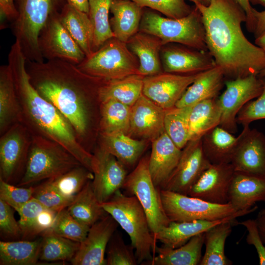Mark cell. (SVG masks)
<instances>
[{
    "label": "cell",
    "instance_id": "1",
    "mask_svg": "<svg viewBox=\"0 0 265 265\" xmlns=\"http://www.w3.org/2000/svg\"><path fill=\"white\" fill-rule=\"evenodd\" d=\"M26 66L34 89L66 118L79 143L91 153L90 142L99 133V90L106 80L88 75L76 65L60 59L26 60Z\"/></svg>",
    "mask_w": 265,
    "mask_h": 265
},
{
    "label": "cell",
    "instance_id": "2",
    "mask_svg": "<svg viewBox=\"0 0 265 265\" xmlns=\"http://www.w3.org/2000/svg\"><path fill=\"white\" fill-rule=\"evenodd\" d=\"M205 27L208 51L225 80L258 76L265 69V54L244 34V11L234 0H211L208 6L194 4Z\"/></svg>",
    "mask_w": 265,
    "mask_h": 265
},
{
    "label": "cell",
    "instance_id": "3",
    "mask_svg": "<svg viewBox=\"0 0 265 265\" xmlns=\"http://www.w3.org/2000/svg\"><path fill=\"white\" fill-rule=\"evenodd\" d=\"M8 64L11 70L20 106V123L32 135L40 136L61 145L82 166L92 172L93 154L79 143L66 118L33 87L26 69V58L17 41L11 47Z\"/></svg>",
    "mask_w": 265,
    "mask_h": 265
},
{
    "label": "cell",
    "instance_id": "4",
    "mask_svg": "<svg viewBox=\"0 0 265 265\" xmlns=\"http://www.w3.org/2000/svg\"><path fill=\"white\" fill-rule=\"evenodd\" d=\"M130 237L138 264L151 261L155 255L157 240L152 234L146 214L138 199L118 191L110 199L101 203Z\"/></svg>",
    "mask_w": 265,
    "mask_h": 265
},
{
    "label": "cell",
    "instance_id": "5",
    "mask_svg": "<svg viewBox=\"0 0 265 265\" xmlns=\"http://www.w3.org/2000/svg\"><path fill=\"white\" fill-rule=\"evenodd\" d=\"M66 0H15L18 12L12 30L26 60L44 61L39 48V33L49 18L60 12Z\"/></svg>",
    "mask_w": 265,
    "mask_h": 265
},
{
    "label": "cell",
    "instance_id": "6",
    "mask_svg": "<svg viewBox=\"0 0 265 265\" xmlns=\"http://www.w3.org/2000/svg\"><path fill=\"white\" fill-rule=\"evenodd\" d=\"M139 31L159 38L164 45L177 43L208 51L201 14L196 6L180 18L163 17L147 11L143 14Z\"/></svg>",
    "mask_w": 265,
    "mask_h": 265
},
{
    "label": "cell",
    "instance_id": "7",
    "mask_svg": "<svg viewBox=\"0 0 265 265\" xmlns=\"http://www.w3.org/2000/svg\"><path fill=\"white\" fill-rule=\"evenodd\" d=\"M80 165L60 144L40 136L32 135L25 171L19 185H28L53 178Z\"/></svg>",
    "mask_w": 265,
    "mask_h": 265
},
{
    "label": "cell",
    "instance_id": "8",
    "mask_svg": "<svg viewBox=\"0 0 265 265\" xmlns=\"http://www.w3.org/2000/svg\"><path fill=\"white\" fill-rule=\"evenodd\" d=\"M77 67L90 76L114 80L139 74V61L126 43L115 37L106 40Z\"/></svg>",
    "mask_w": 265,
    "mask_h": 265
},
{
    "label": "cell",
    "instance_id": "9",
    "mask_svg": "<svg viewBox=\"0 0 265 265\" xmlns=\"http://www.w3.org/2000/svg\"><path fill=\"white\" fill-rule=\"evenodd\" d=\"M149 157H145L127 176L122 188L130 195L135 196L144 209L154 236L170 221L164 210L160 194L149 169Z\"/></svg>",
    "mask_w": 265,
    "mask_h": 265
},
{
    "label": "cell",
    "instance_id": "10",
    "mask_svg": "<svg viewBox=\"0 0 265 265\" xmlns=\"http://www.w3.org/2000/svg\"><path fill=\"white\" fill-rule=\"evenodd\" d=\"M165 212L170 221L218 220L235 215L237 211L231 204H219L206 201L167 190H160Z\"/></svg>",
    "mask_w": 265,
    "mask_h": 265
},
{
    "label": "cell",
    "instance_id": "11",
    "mask_svg": "<svg viewBox=\"0 0 265 265\" xmlns=\"http://www.w3.org/2000/svg\"><path fill=\"white\" fill-rule=\"evenodd\" d=\"M264 82L263 79L254 75L225 80V89L217 97L221 111L219 126L232 133L236 132L238 113L246 104L260 95Z\"/></svg>",
    "mask_w": 265,
    "mask_h": 265
},
{
    "label": "cell",
    "instance_id": "12",
    "mask_svg": "<svg viewBox=\"0 0 265 265\" xmlns=\"http://www.w3.org/2000/svg\"><path fill=\"white\" fill-rule=\"evenodd\" d=\"M0 136V178L9 183L23 176L32 135L23 124L18 123Z\"/></svg>",
    "mask_w": 265,
    "mask_h": 265
},
{
    "label": "cell",
    "instance_id": "13",
    "mask_svg": "<svg viewBox=\"0 0 265 265\" xmlns=\"http://www.w3.org/2000/svg\"><path fill=\"white\" fill-rule=\"evenodd\" d=\"M59 13L52 15L38 37L40 51L44 59H60L75 65L85 55L61 23Z\"/></svg>",
    "mask_w": 265,
    "mask_h": 265
},
{
    "label": "cell",
    "instance_id": "14",
    "mask_svg": "<svg viewBox=\"0 0 265 265\" xmlns=\"http://www.w3.org/2000/svg\"><path fill=\"white\" fill-rule=\"evenodd\" d=\"M211 164L204 153L201 138L189 141L182 149L179 162L162 189L187 195Z\"/></svg>",
    "mask_w": 265,
    "mask_h": 265
},
{
    "label": "cell",
    "instance_id": "15",
    "mask_svg": "<svg viewBox=\"0 0 265 265\" xmlns=\"http://www.w3.org/2000/svg\"><path fill=\"white\" fill-rule=\"evenodd\" d=\"M93 155L92 185L102 203L122 188L127 175L124 165L112 155L98 147Z\"/></svg>",
    "mask_w": 265,
    "mask_h": 265
},
{
    "label": "cell",
    "instance_id": "16",
    "mask_svg": "<svg viewBox=\"0 0 265 265\" xmlns=\"http://www.w3.org/2000/svg\"><path fill=\"white\" fill-rule=\"evenodd\" d=\"M231 163L235 171L265 177V135L256 129L243 127Z\"/></svg>",
    "mask_w": 265,
    "mask_h": 265
},
{
    "label": "cell",
    "instance_id": "17",
    "mask_svg": "<svg viewBox=\"0 0 265 265\" xmlns=\"http://www.w3.org/2000/svg\"><path fill=\"white\" fill-rule=\"evenodd\" d=\"M199 74L161 72L144 77L142 94L165 110L172 108Z\"/></svg>",
    "mask_w": 265,
    "mask_h": 265
},
{
    "label": "cell",
    "instance_id": "18",
    "mask_svg": "<svg viewBox=\"0 0 265 265\" xmlns=\"http://www.w3.org/2000/svg\"><path fill=\"white\" fill-rule=\"evenodd\" d=\"M118 223L107 214L92 225L71 262L74 265H106L105 252Z\"/></svg>",
    "mask_w": 265,
    "mask_h": 265
},
{
    "label": "cell",
    "instance_id": "19",
    "mask_svg": "<svg viewBox=\"0 0 265 265\" xmlns=\"http://www.w3.org/2000/svg\"><path fill=\"white\" fill-rule=\"evenodd\" d=\"M234 172L231 163H211L191 186L187 195L212 203L227 204Z\"/></svg>",
    "mask_w": 265,
    "mask_h": 265
},
{
    "label": "cell",
    "instance_id": "20",
    "mask_svg": "<svg viewBox=\"0 0 265 265\" xmlns=\"http://www.w3.org/2000/svg\"><path fill=\"white\" fill-rule=\"evenodd\" d=\"M161 62L165 72L183 75L199 74L216 66L208 51L185 45H172L163 48Z\"/></svg>",
    "mask_w": 265,
    "mask_h": 265
},
{
    "label": "cell",
    "instance_id": "21",
    "mask_svg": "<svg viewBox=\"0 0 265 265\" xmlns=\"http://www.w3.org/2000/svg\"><path fill=\"white\" fill-rule=\"evenodd\" d=\"M165 109L143 94L131 106L130 133L153 140L164 132Z\"/></svg>",
    "mask_w": 265,
    "mask_h": 265
},
{
    "label": "cell",
    "instance_id": "22",
    "mask_svg": "<svg viewBox=\"0 0 265 265\" xmlns=\"http://www.w3.org/2000/svg\"><path fill=\"white\" fill-rule=\"evenodd\" d=\"M182 151L165 132L152 140L149 169L154 183L159 188L162 189L176 167Z\"/></svg>",
    "mask_w": 265,
    "mask_h": 265
},
{
    "label": "cell",
    "instance_id": "23",
    "mask_svg": "<svg viewBox=\"0 0 265 265\" xmlns=\"http://www.w3.org/2000/svg\"><path fill=\"white\" fill-rule=\"evenodd\" d=\"M254 207L249 210L241 211L236 214L218 220H194L191 221H170L154 235L155 238L163 245L175 248L179 247L194 236L205 233L214 226L222 222L236 219L237 217L250 213L257 210Z\"/></svg>",
    "mask_w": 265,
    "mask_h": 265
},
{
    "label": "cell",
    "instance_id": "24",
    "mask_svg": "<svg viewBox=\"0 0 265 265\" xmlns=\"http://www.w3.org/2000/svg\"><path fill=\"white\" fill-rule=\"evenodd\" d=\"M265 202V177L235 171L228 193V202L237 211L249 210Z\"/></svg>",
    "mask_w": 265,
    "mask_h": 265
},
{
    "label": "cell",
    "instance_id": "25",
    "mask_svg": "<svg viewBox=\"0 0 265 265\" xmlns=\"http://www.w3.org/2000/svg\"><path fill=\"white\" fill-rule=\"evenodd\" d=\"M139 61V74L149 76L161 73L159 52L164 46L158 37L140 31L127 42Z\"/></svg>",
    "mask_w": 265,
    "mask_h": 265
},
{
    "label": "cell",
    "instance_id": "26",
    "mask_svg": "<svg viewBox=\"0 0 265 265\" xmlns=\"http://www.w3.org/2000/svg\"><path fill=\"white\" fill-rule=\"evenodd\" d=\"M225 81L222 70L216 66L200 73L187 87L175 106H192L200 102L217 98L225 85Z\"/></svg>",
    "mask_w": 265,
    "mask_h": 265
},
{
    "label": "cell",
    "instance_id": "27",
    "mask_svg": "<svg viewBox=\"0 0 265 265\" xmlns=\"http://www.w3.org/2000/svg\"><path fill=\"white\" fill-rule=\"evenodd\" d=\"M142 8L131 0H112L109 23L114 37L127 43L139 31Z\"/></svg>",
    "mask_w": 265,
    "mask_h": 265
},
{
    "label": "cell",
    "instance_id": "28",
    "mask_svg": "<svg viewBox=\"0 0 265 265\" xmlns=\"http://www.w3.org/2000/svg\"><path fill=\"white\" fill-rule=\"evenodd\" d=\"M204 233L191 238L184 245L172 248L164 245L157 246L155 255L144 264L150 265H197L202 258ZM143 264V265H144Z\"/></svg>",
    "mask_w": 265,
    "mask_h": 265
},
{
    "label": "cell",
    "instance_id": "29",
    "mask_svg": "<svg viewBox=\"0 0 265 265\" xmlns=\"http://www.w3.org/2000/svg\"><path fill=\"white\" fill-rule=\"evenodd\" d=\"M60 20L73 39L85 54L90 55L93 48V27L88 14L67 2L59 13Z\"/></svg>",
    "mask_w": 265,
    "mask_h": 265
},
{
    "label": "cell",
    "instance_id": "30",
    "mask_svg": "<svg viewBox=\"0 0 265 265\" xmlns=\"http://www.w3.org/2000/svg\"><path fill=\"white\" fill-rule=\"evenodd\" d=\"M98 147L112 155L123 165L132 166L138 160L147 145L124 133H99Z\"/></svg>",
    "mask_w": 265,
    "mask_h": 265
},
{
    "label": "cell",
    "instance_id": "31",
    "mask_svg": "<svg viewBox=\"0 0 265 265\" xmlns=\"http://www.w3.org/2000/svg\"><path fill=\"white\" fill-rule=\"evenodd\" d=\"M21 110L8 64L0 67V135L20 123Z\"/></svg>",
    "mask_w": 265,
    "mask_h": 265
},
{
    "label": "cell",
    "instance_id": "32",
    "mask_svg": "<svg viewBox=\"0 0 265 265\" xmlns=\"http://www.w3.org/2000/svg\"><path fill=\"white\" fill-rule=\"evenodd\" d=\"M238 140V135L218 126L201 138L202 149L211 163H231Z\"/></svg>",
    "mask_w": 265,
    "mask_h": 265
},
{
    "label": "cell",
    "instance_id": "33",
    "mask_svg": "<svg viewBox=\"0 0 265 265\" xmlns=\"http://www.w3.org/2000/svg\"><path fill=\"white\" fill-rule=\"evenodd\" d=\"M221 117L217 98L193 106L189 118V141L201 139L208 132L219 126Z\"/></svg>",
    "mask_w": 265,
    "mask_h": 265
},
{
    "label": "cell",
    "instance_id": "34",
    "mask_svg": "<svg viewBox=\"0 0 265 265\" xmlns=\"http://www.w3.org/2000/svg\"><path fill=\"white\" fill-rule=\"evenodd\" d=\"M236 219L228 220L216 225L204 233L205 252L200 265H229L231 262L225 254V244Z\"/></svg>",
    "mask_w": 265,
    "mask_h": 265
},
{
    "label": "cell",
    "instance_id": "35",
    "mask_svg": "<svg viewBox=\"0 0 265 265\" xmlns=\"http://www.w3.org/2000/svg\"><path fill=\"white\" fill-rule=\"evenodd\" d=\"M144 78L135 74L120 79L106 80L99 90L101 103L113 99L131 107L142 94Z\"/></svg>",
    "mask_w": 265,
    "mask_h": 265
},
{
    "label": "cell",
    "instance_id": "36",
    "mask_svg": "<svg viewBox=\"0 0 265 265\" xmlns=\"http://www.w3.org/2000/svg\"><path fill=\"white\" fill-rule=\"evenodd\" d=\"M67 209L75 219L89 227L107 214L94 193L92 181L75 196Z\"/></svg>",
    "mask_w": 265,
    "mask_h": 265
},
{
    "label": "cell",
    "instance_id": "37",
    "mask_svg": "<svg viewBox=\"0 0 265 265\" xmlns=\"http://www.w3.org/2000/svg\"><path fill=\"white\" fill-rule=\"evenodd\" d=\"M131 110V106L113 99L102 102L99 133L128 134L130 133Z\"/></svg>",
    "mask_w": 265,
    "mask_h": 265
},
{
    "label": "cell",
    "instance_id": "38",
    "mask_svg": "<svg viewBox=\"0 0 265 265\" xmlns=\"http://www.w3.org/2000/svg\"><path fill=\"white\" fill-rule=\"evenodd\" d=\"M42 239L0 241L1 265H33L39 259Z\"/></svg>",
    "mask_w": 265,
    "mask_h": 265
},
{
    "label": "cell",
    "instance_id": "39",
    "mask_svg": "<svg viewBox=\"0 0 265 265\" xmlns=\"http://www.w3.org/2000/svg\"><path fill=\"white\" fill-rule=\"evenodd\" d=\"M112 0H89L88 15L93 27L94 51L108 39L114 37L111 28L109 13Z\"/></svg>",
    "mask_w": 265,
    "mask_h": 265
},
{
    "label": "cell",
    "instance_id": "40",
    "mask_svg": "<svg viewBox=\"0 0 265 265\" xmlns=\"http://www.w3.org/2000/svg\"><path fill=\"white\" fill-rule=\"evenodd\" d=\"M192 106L181 107L175 106L165 110L164 131L181 149L189 141V118Z\"/></svg>",
    "mask_w": 265,
    "mask_h": 265
},
{
    "label": "cell",
    "instance_id": "41",
    "mask_svg": "<svg viewBox=\"0 0 265 265\" xmlns=\"http://www.w3.org/2000/svg\"><path fill=\"white\" fill-rule=\"evenodd\" d=\"M39 259L47 262L65 261L75 256L80 242L53 234H43Z\"/></svg>",
    "mask_w": 265,
    "mask_h": 265
},
{
    "label": "cell",
    "instance_id": "42",
    "mask_svg": "<svg viewBox=\"0 0 265 265\" xmlns=\"http://www.w3.org/2000/svg\"><path fill=\"white\" fill-rule=\"evenodd\" d=\"M93 179V173L80 165L59 176L46 180L60 194L74 199Z\"/></svg>",
    "mask_w": 265,
    "mask_h": 265
},
{
    "label": "cell",
    "instance_id": "43",
    "mask_svg": "<svg viewBox=\"0 0 265 265\" xmlns=\"http://www.w3.org/2000/svg\"><path fill=\"white\" fill-rule=\"evenodd\" d=\"M89 228L77 221L65 209L57 213L53 226L43 234H53L80 243L86 238Z\"/></svg>",
    "mask_w": 265,
    "mask_h": 265
},
{
    "label": "cell",
    "instance_id": "44",
    "mask_svg": "<svg viewBox=\"0 0 265 265\" xmlns=\"http://www.w3.org/2000/svg\"><path fill=\"white\" fill-rule=\"evenodd\" d=\"M107 265H136L138 264L133 247L125 244L121 236L113 234L106 250Z\"/></svg>",
    "mask_w": 265,
    "mask_h": 265
},
{
    "label": "cell",
    "instance_id": "45",
    "mask_svg": "<svg viewBox=\"0 0 265 265\" xmlns=\"http://www.w3.org/2000/svg\"><path fill=\"white\" fill-rule=\"evenodd\" d=\"M33 197L46 208L57 213L67 208L74 199L60 194L47 180L35 187Z\"/></svg>",
    "mask_w": 265,
    "mask_h": 265
},
{
    "label": "cell",
    "instance_id": "46",
    "mask_svg": "<svg viewBox=\"0 0 265 265\" xmlns=\"http://www.w3.org/2000/svg\"><path fill=\"white\" fill-rule=\"evenodd\" d=\"M141 6L148 7L171 18H180L192 10L185 0H131Z\"/></svg>",
    "mask_w": 265,
    "mask_h": 265
},
{
    "label": "cell",
    "instance_id": "47",
    "mask_svg": "<svg viewBox=\"0 0 265 265\" xmlns=\"http://www.w3.org/2000/svg\"><path fill=\"white\" fill-rule=\"evenodd\" d=\"M35 187L23 188L11 185L0 178V199L16 212L33 197Z\"/></svg>",
    "mask_w": 265,
    "mask_h": 265
},
{
    "label": "cell",
    "instance_id": "48",
    "mask_svg": "<svg viewBox=\"0 0 265 265\" xmlns=\"http://www.w3.org/2000/svg\"><path fill=\"white\" fill-rule=\"evenodd\" d=\"M263 92L255 100L246 104L236 117L237 124L248 127L253 121L265 119V80Z\"/></svg>",
    "mask_w": 265,
    "mask_h": 265
},
{
    "label": "cell",
    "instance_id": "49",
    "mask_svg": "<svg viewBox=\"0 0 265 265\" xmlns=\"http://www.w3.org/2000/svg\"><path fill=\"white\" fill-rule=\"evenodd\" d=\"M45 209L46 208L43 205L33 197L17 212L20 216L18 223L23 234L26 236L33 235L35 220Z\"/></svg>",
    "mask_w": 265,
    "mask_h": 265
},
{
    "label": "cell",
    "instance_id": "50",
    "mask_svg": "<svg viewBox=\"0 0 265 265\" xmlns=\"http://www.w3.org/2000/svg\"><path fill=\"white\" fill-rule=\"evenodd\" d=\"M12 208L0 199V230L6 235L15 237L22 233L18 221L15 219Z\"/></svg>",
    "mask_w": 265,
    "mask_h": 265
},
{
    "label": "cell",
    "instance_id": "51",
    "mask_svg": "<svg viewBox=\"0 0 265 265\" xmlns=\"http://www.w3.org/2000/svg\"><path fill=\"white\" fill-rule=\"evenodd\" d=\"M238 224L244 226L248 231L246 242L248 244L255 247L260 265H265V244L259 234L256 220L249 219Z\"/></svg>",
    "mask_w": 265,
    "mask_h": 265
},
{
    "label": "cell",
    "instance_id": "52",
    "mask_svg": "<svg viewBox=\"0 0 265 265\" xmlns=\"http://www.w3.org/2000/svg\"><path fill=\"white\" fill-rule=\"evenodd\" d=\"M57 212L45 209L38 215L34 224L33 235L43 233L53 225Z\"/></svg>",
    "mask_w": 265,
    "mask_h": 265
},
{
    "label": "cell",
    "instance_id": "53",
    "mask_svg": "<svg viewBox=\"0 0 265 265\" xmlns=\"http://www.w3.org/2000/svg\"><path fill=\"white\" fill-rule=\"evenodd\" d=\"M244 11L246 15L245 23L247 30L252 33L255 29L256 20L253 14L254 8L251 5L249 0H234Z\"/></svg>",
    "mask_w": 265,
    "mask_h": 265
},
{
    "label": "cell",
    "instance_id": "54",
    "mask_svg": "<svg viewBox=\"0 0 265 265\" xmlns=\"http://www.w3.org/2000/svg\"><path fill=\"white\" fill-rule=\"evenodd\" d=\"M0 13L1 18L12 23L18 16L14 0H0Z\"/></svg>",
    "mask_w": 265,
    "mask_h": 265
},
{
    "label": "cell",
    "instance_id": "55",
    "mask_svg": "<svg viewBox=\"0 0 265 265\" xmlns=\"http://www.w3.org/2000/svg\"><path fill=\"white\" fill-rule=\"evenodd\" d=\"M253 14L256 20L255 29L253 34L255 38H256L265 30V9L258 11L254 9Z\"/></svg>",
    "mask_w": 265,
    "mask_h": 265
},
{
    "label": "cell",
    "instance_id": "56",
    "mask_svg": "<svg viewBox=\"0 0 265 265\" xmlns=\"http://www.w3.org/2000/svg\"><path fill=\"white\" fill-rule=\"evenodd\" d=\"M68 3L79 10L88 14L89 0H66Z\"/></svg>",
    "mask_w": 265,
    "mask_h": 265
},
{
    "label": "cell",
    "instance_id": "57",
    "mask_svg": "<svg viewBox=\"0 0 265 265\" xmlns=\"http://www.w3.org/2000/svg\"><path fill=\"white\" fill-rule=\"evenodd\" d=\"M255 220L259 234L265 244V213H258Z\"/></svg>",
    "mask_w": 265,
    "mask_h": 265
},
{
    "label": "cell",
    "instance_id": "58",
    "mask_svg": "<svg viewBox=\"0 0 265 265\" xmlns=\"http://www.w3.org/2000/svg\"><path fill=\"white\" fill-rule=\"evenodd\" d=\"M255 44L260 48L265 54V30L255 38Z\"/></svg>",
    "mask_w": 265,
    "mask_h": 265
},
{
    "label": "cell",
    "instance_id": "59",
    "mask_svg": "<svg viewBox=\"0 0 265 265\" xmlns=\"http://www.w3.org/2000/svg\"><path fill=\"white\" fill-rule=\"evenodd\" d=\"M193 2L194 4L199 3L204 6H208L211 2V0H189Z\"/></svg>",
    "mask_w": 265,
    "mask_h": 265
},
{
    "label": "cell",
    "instance_id": "60",
    "mask_svg": "<svg viewBox=\"0 0 265 265\" xmlns=\"http://www.w3.org/2000/svg\"><path fill=\"white\" fill-rule=\"evenodd\" d=\"M253 4H259L265 8V0H249Z\"/></svg>",
    "mask_w": 265,
    "mask_h": 265
},
{
    "label": "cell",
    "instance_id": "61",
    "mask_svg": "<svg viewBox=\"0 0 265 265\" xmlns=\"http://www.w3.org/2000/svg\"><path fill=\"white\" fill-rule=\"evenodd\" d=\"M264 74H265V69L261 72V73L258 75V76L260 77Z\"/></svg>",
    "mask_w": 265,
    "mask_h": 265
},
{
    "label": "cell",
    "instance_id": "62",
    "mask_svg": "<svg viewBox=\"0 0 265 265\" xmlns=\"http://www.w3.org/2000/svg\"><path fill=\"white\" fill-rule=\"evenodd\" d=\"M259 214H265V208L262 209L260 212L258 213Z\"/></svg>",
    "mask_w": 265,
    "mask_h": 265
},
{
    "label": "cell",
    "instance_id": "63",
    "mask_svg": "<svg viewBox=\"0 0 265 265\" xmlns=\"http://www.w3.org/2000/svg\"><path fill=\"white\" fill-rule=\"evenodd\" d=\"M260 77V78H261V79H263L264 80H265V74H264V75H262V76H261L260 77Z\"/></svg>",
    "mask_w": 265,
    "mask_h": 265
}]
</instances>
